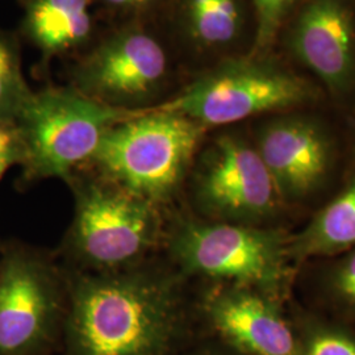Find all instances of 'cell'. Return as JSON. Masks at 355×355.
<instances>
[{
  "mask_svg": "<svg viewBox=\"0 0 355 355\" xmlns=\"http://www.w3.org/2000/svg\"><path fill=\"white\" fill-rule=\"evenodd\" d=\"M69 246L89 272L139 266L162 233L159 207L98 178L76 182Z\"/></svg>",
  "mask_w": 355,
  "mask_h": 355,
  "instance_id": "cell-6",
  "label": "cell"
},
{
  "mask_svg": "<svg viewBox=\"0 0 355 355\" xmlns=\"http://www.w3.org/2000/svg\"><path fill=\"white\" fill-rule=\"evenodd\" d=\"M315 296L336 321L355 329V246L327 258L313 277Z\"/></svg>",
  "mask_w": 355,
  "mask_h": 355,
  "instance_id": "cell-16",
  "label": "cell"
},
{
  "mask_svg": "<svg viewBox=\"0 0 355 355\" xmlns=\"http://www.w3.org/2000/svg\"><path fill=\"white\" fill-rule=\"evenodd\" d=\"M191 171L193 204L205 220L270 227L286 208L252 137L239 132L214 137Z\"/></svg>",
  "mask_w": 355,
  "mask_h": 355,
  "instance_id": "cell-7",
  "label": "cell"
},
{
  "mask_svg": "<svg viewBox=\"0 0 355 355\" xmlns=\"http://www.w3.org/2000/svg\"><path fill=\"white\" fill-rule=\"evenodd\" d=\"M300 0H252L255 17V37L252 55L275 51L280 31Z\"/></svg>",
  "mask_w": 355,
  "mask_h": 355,
  "instance_id": "cell-19",
  "label": "cell"
},
{
  "mask_svg": "<svg viewBox=\"0 0 355 355\" xmlns=\"http://www.w3.org/2000/svg\"><path fill=\"white\" fill-rule=\"evenodd\" d=\"M207 132L187 116L149 107L111 128L91 162L101 177L159 207L182 187Z\"/></svg>",
  "mask_w": 355,
  "mask_h": 355,
  "instance_id": "cell-3",
  "label": "cell"
},
{
  "mask_svg": "<svg viewBox=\"0 0 355 355\" xmlns=\"http://www.w3.org/2000/svg\"><path fill=\"white\" fill-rule=\"evenodd\" d=\"M31 95L17 53L10 41L0 35V121L16 123Z\"/></svg>",
  "mask_w": 355,
  "mask_h": 355,
  "instance_id": "cell-18",
  "label": "cell"
},
{
  "mask_svg": "<svg viewBox=\"0 0 355 355\" xmlns=\"http://www.w3.org/2000/svg\"><path fill=\"white\" fill-rule=\"evenodd\" d=\"M355 246V171L340 193L318 211L306 227L288 236L287 253L292 265L327 259Z\"/></svg>",
  "mask_w": 355,
  "mask_h": 355,
  "instance_id": "cell-14",
  "label": "cell"
},
{
  "mask_svg": "<svg viewBox=\"0 0 355 355\" xmlns=\"http://www.w3.org/2000/svg\"><path fill=\"white\" fill-rule=\"evenodd\" d=\"M325 99L312 78L275 51L232 57L205 67L175 98L155 107L211 129L250 117L315 108Z\"/></svg>",
  "mask_w": 355,
  "mask_h": 355,
  "instance_id": "cell-2",
  "label": "cell"
},
{
  "mask_svg": "<svg viewBox=\"0 0 355 355\" xmlns=\"http://www.w3.org/2000/svg\"><path fill=\"white\" fill-rule=\"evenodd\" d=\"M26 23L46 57L78 51L94 33L92 0H28Z\"/></svg>",
  "mask_w": 355,
  "mask_h": 355,
  "instance_id": "cell-15",
  "label": "cell"
},
{
  "mask_svg": "<svg viewBox=\"0 0 355 355\" xmlns=\"http://www.w3.org/2000/svg\"><path fill=\"white\" fill-rule=\"evenodd\" d=\"M142 110L112 107L74 87L32 92L15 123L23 162L33 177L70 179L91 162L111 128Z\"/></svg>",
  "mask_w": 355,
  "mask_h": 355,
  "instance_id": "cell-5",
  "label": "cell"
},
{
  "mask_svg": "<svg viewBox=\"0 0 355 355\" xmlns=\"http://www.w3.org/2000/svg\"><path fill=\"white\" fill-rule=\"evenodd\" d=\"M164 42L142 24H128L101 41L76 66L74 89L98 102L142 110L168 85Z\"/></svg>",
  "mask_w": 355,
  "mask_h": 355,
  "instance_id": "cell-10",
  "label": "cell"
},
{
  "mask_svg": "<svg viewBox=\"0 0 355 355\" xmlns=\"http://www.w3.org/2000/svg\"><path fill=\"white\" fill-rule=\"evenodd\" d=\"M333 102L355 101V0H300L275 51Z\"/></svg>",
  "mask_w": 355,
  "mask_h": 355,
  "instance_id": "cell-9",
  "label": "cell"
},
{
  "mask_svg": "<svg viewBox=\"0 0 355 355\" xmlns=\"http://www.w3.org/2000/svg\"><path fill=\"white\" fill-rule=\"evenodd\" d=\"M177 24L182 42L202 61V70L253 48L252 0H178Z\"/></svg>",
  "mask_w": 355,
  "mask_h": 355,
  "instance_id": "cell-13",
  "label": "cell"
},
{
  "mask_svg": "<svg viewBox=\"0 0 355 355\" xmlns=\"http://www.w3.org/2000/svg\"><path fill=\"white\" fill-rule=\"evenodd\" d=\"M252 141L286 207L318 196L340 161L337 136L313 108L265 116Z\"/></svg>",
  "mask_w": 355,
  "mask_h": 355,
  "instance_id": "cell-8",
  "label": "cell"
},
{
  "mask_svg": "<svg viewBox=\"0 0 355 355\" xmlns=\"http://www.w3.org/2000/svg\"><path fill=\"white\" fill-rule=\"evenodd\" d=\"M203 315L220 343L245 355H300L282 300L233 284H215L204 295Z\"/></svg>",
  "mask_w": 355,
  "mask_h": 355,
  "instance_id": "cell-12",
  "label": "cell"
},
{
  "mask_svg": "<svg viewBox=\"0 0 355 355\" xmlns=\"http://www.w3.org/2000/svg\"><path fill=\"white\" fill-rule=\"evenodd\" d=\"M182 275L130 267L87 272L67 288L66 355H174L186 330Z\"/></svg>",
  "mask_w": 355,
  "mask_h": 355,
  "instance_id": "cell-1",
  "label": "cell"
},
{
  "mask_svg": "<svg viewBox=\"0 0 355 355\" xmlns=\"http://www.w3.org/2000/svg\"><path fill=\"white\" fill-rule=\"evenodd\" d=\"M67 303L58 274L46 262L12 253L0 263V355H23L51 343L64 327Z\"/></svg>",
  "mask_w": 355,
  "mask_h": 355,
  "instance_id": "cell-11",
  "label": "cell"
},
{
  "mask_svg": "<svg viewBox=\"0 0 355 355\" xmlns=\"http://www.w3.org/2000/svg\"><path fill=\"white\" fill-rule=\"evenodd\" d=\"M165 1L167 0H102L110 11L130 17H141L153 12Z\"/></svg>",
  "mask_w": 355,
  "mask_h": 355,
  "instance_id": "cell-21",
  "label": "cell"
},
{
  "mask_svg": "<svg viewBox=\"0 0 355 355\" xmlns=\"http://www.w3.org/2000/svg\"><path fill=\"white\" fill-rule=\"evenodd\" d=\"M290 320L300 355H355L354 328L305 311Z\"/></svg>",
  "mask_w": 355,
  "mask_h": 355,
  "instance_id": "cell-17",
  "label": "cell"
},
{
  "mask_svg": "<svg viewBox=\"0 0 355 355\" xmlns=\"http://www.w3.org/2000/svg\"><path fill=\"white\" fill-rule=\"evenodd\" d=\"M288 234L274 227L183 218L168 237L182 277L254 288L282 300L292 275Z\"/></svg>",
  "mask_w": 355,
  "mask_h": 355,
  "instance_id": "cell-4",
  "label": "cell"
},
{
  "mask_svg": "<svg viewBox=\"0 0 355 355\" xmlns=\"http://www.w3.org/2000/svg\"><path fill=\"white\" fill-rule=\"evenodd\" d=\"M23 161V145L15 123L0 121V179L15 164Z\"/></svg>",
  "mask_w": 355,
  "mask_h": 355,
  "instance_id": "cell-20",
  "label": "cell"
},
{
  "mask_svg": "<svg viewBox=\"0 0 355 355\" xmlns=\"http://www.w3.org/2000/svg\"><path fill=\"white\" fill-rule=\"evenodd\" d=\"M184 355H245L229 347L227 345L223 343H216V345H207L203 347H199L193 352H190Z\"/></svg>",
  "mask_w": 355,
  "mask_h": 355,
  "instance_id": "cell-22",
  "label": "cell"
}]
</instances>
